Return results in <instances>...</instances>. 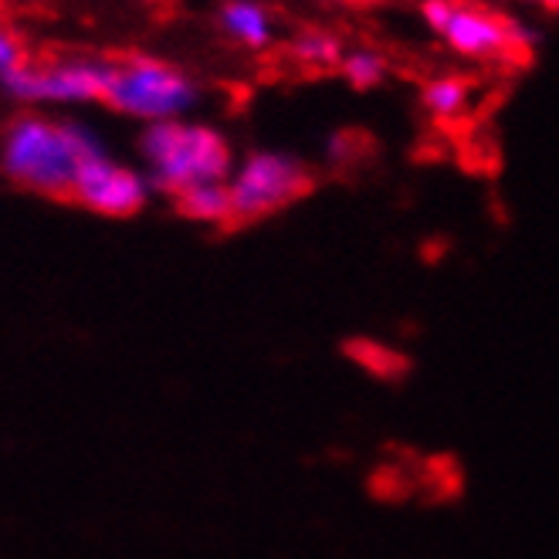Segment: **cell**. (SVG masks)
<instances>
[{"label":"cell","mask_w":559,"mask_h":559,"mask_svg":"<svg viewBox=\"0 0 559 559\" xmlns=\"http://www.w3.org/2000/svg\"><path fill=\"white\" fill-rule=\"evenodd\" d=\"M174 204L183 217L204 224H231V190L227 183H201L174 197Z\"/></svg>","instance_id":"10"},{"label":"cell","mask_w":559,"mask_h":559,"mask_svg":"<svg viewBox=\"0 0 559 559\" xmlns=\"http://www.w3.org/2000/svg\"><path fill=\"white\" fill-rule=\"evenodd\" d=\"M140 153L150 167V183L170 197L231 177V146L217 129L201 122H150L140 136Z\"/></svg>","instance_id":"2"},{"label":"cell","mask_w":559,"mask_h":559,"mask_svg":"<svg viewBox=\"0 0 559 559\" xmlns=\"http://www.w3.org/2000/svg\"><path fill=\"white\" fill-rule=\"evenodd\" d=\"M386 64L373 48H356L343 58V75L356 85V88H373L383 82Z\"/></svg>","instance_id":"13"},{"label":"cell","mask_w":559,"mask_h":559,"mask_svg":"<svg viewBox=\"0 0 559 559\" xmlns=\"http://www.w3.org/2000/svg\"><path fill=\"white\" fill-rule=\"evenodd\" d=\"M150 190V177L122 167L109 153H95L79 167L72 201L106 217H133L146 207Z\"/></svg>","instance_id":"6"},{"label":"cell","mask_w":559,"mask_h":559,"mask_svg":"<svg viewBox=\"0 0 559 559\" xmlns=\"http://www.w3.org/2000/svg\"><path fill=\"white\" fill-rule=\"evenodd\" d=\"M292 55L299 58L309 69H333V64H343V48L333 35L325 31H306L292 41Z\"/></svg>","instance_id":"12"},{"label":"cell","mask_w":559,"mask_h":559,"mask_svg":"<svg viewBox=\"0 0 559 559\" xmlns=\"http://www.w3.org/2000/svg\"><path fill=\"white\" fill-rule=\"evenodd\" d=\"M95 153H106V146L88 126L55 122L27 112L4 129V140H0V170L24 190L72 201L79 167Z\"/></svg>","instance_id":"1"},{"label":"cell","mask_w":559,"mask_h":559,"mask_svg":"<svg viewBox=\"0 0 559 559\" xmlns=\"http://www.w3.org/2000/svg\"><path fill=\"white\" fill-rule=\"evenodd\" d=\"M441 38L465 58H506L533 45V35L522 31V24L478 4H457V0Z\"/></svg>","instance_id":"7"},{"label":"cell","mask_w":559,"mask_h":559,"mask_svg":"<svg viewBox=\"0 0 559 559\" xmlns=\"http://www.w3.org/2000/svg\"><path fill=\"white\" fill-rule=\"evenodd\" d=\"M221 27L248 48H265L272 41V17L251 0H231L221 8Z\"/></svg>","instance_id":"9"},{"label":"cell","mask_w":559,"mask_h":559,"mask_svg":"<svg viewBox=\"0 0 559 559\" xmlns=\"http://www.w3.org/2000/svg\"><path fill=\"white\" fill-rule=\"evenodd\" d=\"M316 187L302 159L288 153H251L231 177V224H251L292 207Z\"/></svg>","instance_id":"4"},{"label":"cell","mask_w":559,"mask_h":559,"mask_svg":"<svg viewBox=\"0 0 559 559\" xmlns=\"http://www.w3.org/2000/svg\"><path fill=\"white\" fill-rule=\"evenodd\" d=\"M21 64H27L24 55H21V45L8 35L4 27H0V79L11 75V72H17Z\"/></svg>","instance_id":"14"},{"label":"cell","mask_w":559,"mask_h":559,"mask_svg":"<svg viewBox=\"0 0 559 559\" xmlns=\"http://www.w3.org/2000/svg\"><path fill=\"white\" fill-rule=\"evenodd\" d=\"M112 79V61L75 58L58 64H21L0 79L17 103H95L106 98Z\"/></svg>","instance_id":"5"},{"label":"cell","mask_w":559,"mask_h":559,"mask_svg":"<svg viewBox=\"0 0 559 559\" xmlns=\"http://www.w3.org/2000/svg\"><path fill=\"white\" fill-rule=\"evenodd\" d=\"M201 98V88L190 75L156 58H126L112 61V79L106 103L143 122H170L190 112Z\"/></svg>","instance_id":"3"},{"label":"cell","mask_w":559,"mask_h":559,"mask_svg":"<svg viewBox=\"0 0 559 559\" xmlns=\"http://www.w3.org/2000/svg\"><path fill=\"white\" fill-rule=\"evenodd\" d=\"M343 353L353 359V364H359L370 377H377L383 383H401L411 373V367H414L411 356H404L401 349H393L386 343H377V340H364V336L346 340Z\"/></svg>","instance_id":"8"},{"label":"cell","mask_w":559,"mask_h":559,"mask_svg":"<svg viewBox=\"0 0 559 559\" xmlns=\"http://www.w3.org/2000/svg\"><path fill=\"white\" fill-rule=\"evenodd\" d=\"M539 4H546V8H559V0H539Z\"/></svg>","instance_id":"16"},{"label":"cell","mask_w":559,"mask_h":559,"mask_svg":"<svg viewBox=\"0 0 559 559\" xmlns=\"http://www.w3.org/2000/svg\"><path fill=\"white\" fill-rule=\"evenodd\" d=\"M451 8H454V0H427V4L420 8V14H424V21L431 24V31H444V24H448V17H451Z\"/></svg>","instance_id":"15"},{"label":"cell","mask_w":559,"mask_h":559,"mask_svg":"<svg viewBox=\"0 0 559 559\" xmlns=\"http://www.w3.org/2000/svg\"><path fill=\"white\" fill-rule=\"evenodd\" d=\"M424 109L438 116V119H454V116H462L468 109V98H472V88L468 82L462 79H435L431 85L424 88Z\"/></svg>","instance_id":"11"}]
</instances>
